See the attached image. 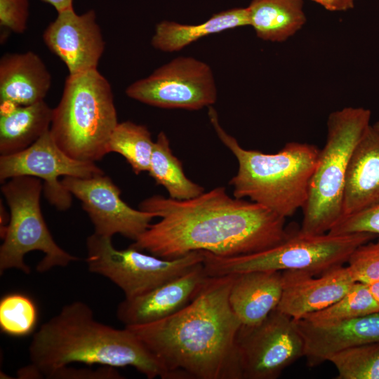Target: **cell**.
<instances>
[{
    "label": "cell",
    "instance_id": "cell-17",
    "mask_svg": "<svg viewBox=\"0 0 379 379\" xmlns=\"http://www.w3.org/2000/svg\"><path fill=\"white\" fill-rule=\"evenodd\" d=\"M304 342V356L310 366L328 361L342 350L379 343V311L326 326L294 320Z\"/></svg>",
    "mask_w": 379,
    "mask_h": 379
},
{
    "label": "cell",
    "instance_id": "cell-18",
    "mask_svg": "<svg viewBox=\"0 0 379 379\" xmlns=\"http://www.w3.org/2000/svg\"><path fill=\"white\" fill-rule=\"evenodd\" d=\"M379 204V133L372 126L352 154L343 202V217Z\"/></svg>",
    "mask_w": 379,
    "mask_h": 379
},
{
    "label": "cell",
    "instance_id": "cell-12",
    "mask_svg": "<svg viewBox=\"0 0 379 379\" xmlns=\"http://www.w3.org/2000/svg\"><path fill=\"white\" fill-rule=\"evenodd\" d=\"M105 174L95 162L74 159L62 151L50 130L25 149L0 157V180L17 176H32L44 180L43 192L48 201L60 211L72 205V194L60 177L91 178Z\"/></svg>",
    "mask_w": 379,
    "mask_h": 379
},
{
    "label": "cell",
    "instance_id": "cell-29",
    "mask_svg": "<svg viewBox=\"0 0 379 379\" xmlns=\"http://www.w3.org/2000/svg\"><path fill=\"white\" fill-rule=\"evenodd\" d=\"M347 263L356 281L366 284L379 282V237L378 240L357 248Z\"/></svg>",
    "mask_w": 379,
    "mask_h": 379
},
{
    "label": "cell",
    "instance_id": "cell-33",
    "mask_svg": "<svg viewBox=\"0 0 379 379\" xmlns=\"http://www.w3.org/2000/svg\"><path fill=\"white\" fill-rule=\"evenodd\" d=\"M329 11H347L354 7V0H312Z\"/></svg>",
    "mask_w": 379,
    "mask_h": 379
},
{
    "label": "cell",
    "instance_id": "cell-16",
    "mask_svg": "<svg viewBox=\"0 0 379 379\" xmlns=\"http://www.w3.org/2000/svg\"><path fill=\"white\" fill-rule=\"evenodd\" d=\"M208 277L204 262L200 263L146 293L124 298L117 307V317L125 326L149 324L166 318L190 302Z\"/></svg>",
    "mask_w": 379,
    "mask_h": 379
},
{
    "label": "cell",
    "instance_id": "cell-27",
    "mask_svg": "<svg viewBox=\"0 0 379 379\" xmlns=\"http://www.w3.org/2000/svg\"><path fill=\"white\" fill-rule=\"evenodd\" d=\"M328 361L336 368L337 379H379V343L342 350Z\"/></svg>",
    "mask_w": 379,
    "mask_h": 379
},
{
    "label": "cell",
    "instance_id": "cell-28",
    "mask_svg": "<svg viewBox=\"0 0 379 379\" xmlns=\"http://www.w3.org/2000/svg\"><path fill=\"white\" fill-rule=\"evenodd\" d=\"M34 302L22 293H10L0 301V328L2 332L20 337L31 333L37 322Z\"/></svg>",
    "mask_w": 379,
    "mask_h": 379
},
{
    "label": "cell",
    "instance_id": "cell-34",
    "mask_svg": "<svg viewBox=\"0 0 379 379\" xmlns=\"http://www.w3.org/2000/svg\"><path fill=\"white\" fill-rule=\"evenodd\" d=\"M53 6L58 12L73 7V0H41Z\"/></svg>",
    "mask_w": 379,
    "mask_h": 379
},
{
    "label": "cell",
    "instance_id": "cell-21",
    "mask_svg": "<svg viewBox=\"0 0 379 379\" xmlns=\"http://www.w3.org/2000/svg\"><path fill=\"white\" fill-rule=\"evenodd\" d=\"M53 109L44 100L25 106L0 104V154L20 152L51 128Z\"/></svg>",
    "mask_w": 379,
    "mask_h": 379
},
{
    "label": "cell",
    "instance_id": "cell-25",
    "mask_svg": "<svg viewBox=\"0 0 379 379\" xmlns=\"http://www.w3.org/2000/svg\"><path fill=\"white\" fill-rule=\"evenodd\" d=\"M154 145L151 133L145 126L126 121L118 123L112 131L107 152L123 156L138 175L148 171Z\"/></svg>",
    "mask_w": 379,
    "mask_h": 379
},
{
    "label": "cell",
    "instance_id": "cell-7",
    "mask_svg": "<svg viewBox=\"0 0 379 379\" xmlns=\"http://www.w3.org/2000/svg\"><path fill=\"white\" fill-rule=\"evenodd\" d=\"M376 237L368 232L309 234L298 230L281 244L251 254L225 257L202 251L204 266L208 277L286 270L317 276L343 266L357 248Z\"/></svg>",
    "mask_w": 379,
    "mask_h": 379
},
{
    "label": "cell",
    "instance_id": "cell-6",
    "mask_svg": "<svg viewBox=\"0 0 379 379\" xmlns=\"http://www.w3.org/2000/svg\"><path fill=\"white\" fill-rule=\"evenodd\" d=\"M371 116L369 109L352 107L328 116L326 143L319 151L302 208L301 232L326 233L342 218L348 165L355 146L371 126Z\"/></svg>",
    "mask_w": 379,
    "mask_h": 379
},
{
    "label": "cell",
    "instance_id": "cell-35",
    "mask_svg": "<svg viewBox=\"0 0 379 379\" xmlns=\"http://www.w3.org/2000/svg\"><path fill=\"white\" fill-rule=\"evenodd\" d=\"M373 297L379 303V282L368 284Z\"/></svg>",
    "mask_w": 379,
    "mask_h": 379
},
{
    "label": "cell",
    "instance_id": "cell-30",
    "mask_svg": "<svg viewBox=\"0 0 379 379\" xmlns=\"http://www.w3.org/2000/svg\"><path fill=\"white\" fill-rule=\"evenodd\" d=\"M328 232L335 234L368 232L379 237V204L342 218Z\"/></svg>",
    "mask_w": 379,
    "mask_h": 379
},
{
    "label": "cell",
    "instance_id": "cell-20",
    "mask_svg": "<svg viewBox=\"0 0 379 379\" xmlns=\"http://www.w3.org/2000/svg\"><path fill=\"white\" fill-rule=\"evenodd\" d=\"M236 274L229 295L230 306L242 326L257 325L279 305L284 287L282 272Z\"/></svg>",
    "mask_w": 379,
    "mask_h": 379
},
{
    "label": "cell",
    "instance_id": "cell-14",
    "mask_svg": "<svg viewBox=\"0 0 379 379\" xmlns=\"http://www.w3.org/2000/svg\"><path fill=\"white\" fill-rule=\"evenodd\" d=\"M42 38L48 48L66 65L69 75L98 69L105 48L94 10L81 15L73 7L58 12Z\"/></svg>",
    "mask_w": 379,
    "mask_h": 379
},
{
    "label": "cell",
    "instance_id": "cell-1",
    "mask_svg": "<svg viewBox=\"0 0 379 379\" xmlns=\"http://www.w3.org/2000/svg\"><path fill=\"white\" fill-rule=\"evenodd\" d=\"M140 209L160 220L130 246L166 259L195 251L225 257L251 254L281 244L293 233L285 218L257 203L231 197L224 187L185 200L154 195L143 200Z\"/></svg>",
    "mask_w": 379,
    "mask_h": 379
},
{
    "label": "cell",
    "instance_id": "cell-19",
    "mask_svg": "<svg viewBox=\"0 0 379 379\" xmlns=\"http://www.w3.org/2000/svg\"><path fill=\"white\" fill-rule=\"evenodd\" d=\"M51 85V75L36 53H7L1 58L0 104L25 106L43 101Z\"/></svg>",
    "mask_w": 379,
    "mask_h": 379
},
{
    "label": "cell",
    "instance_id": "cell-4",
    "mask_svg": "<svg viewBox=\"0 0 379 379\" xmlns=\"http://www.w3.org/2000/svg\"><path fill=\"white\" fill-rule=\"evenodd\" d=\"M208 117L218 138L237 160L238 171L229 182L234 197L248 198L285 218L303 208L320 151L317 146L290 142L274 154L246 149L222 128L211 106Z\"/></svg>",
    "mask_w": 379,
    "mask_h": 379
},
{
    "label": "cell",
    "instance_id": "cell-3",
    "mask_svg": "<svg viewBox=\"0 0 379 379\" xmlns=\"http://www.w3.org/2000/svg\"><path fill=\"white\" fill-rule=\"evenodd\" d=\"M36 378H48L72 363L104 366H132L148 379H169L166 368L128 328H115L98 321L81 301L65 305L44 323L29 346Z\"/></svg>",
    "mask_w": 379,
    "mask_h": 379
},
{
    "label": "cell",
    "instance_id": "cell-2",
    "mask_svg": "<svg viewBox=\"0 0 379 379\" xmlns=\"http://www.w3.org/2000/svg\"><path fill=\"white\" fill-rule=\"evenodd\" d=\"M236 276L209 277L177 312L125 326L157 358L169 379H242L237 345L241 323L229 301Z\"/></svg>",
    "mask_w": 379,
    "mask_h": 379
},
{
    "label": "cell",
    "instance_id": "cell-11",
    "mask_svg": "<svg viewBox=\"0 0 379 379\" xmlns=\"http://www.w3.org/2000/svg\"><path fill=\"white\" fill-rule=\"evenodd\" d=\"M237 345L242 379H275L305 351L294 320L277 309L257 325H241Z\"/></svg>",
    "mask_w": 379,
    "mask_h": 379
},
{
    "label": "cell",
    "instance_id": "cell-36",
    "mask_svg": "<svg viewBox=\"0 0 379 379\" xmlns=\"http://www.w3.org/2000/svg\"><path fill=\"white\" fill-rule=\"evenodd\" d=\"M373 128L379 133V121L372 125Z\"/></svg>",
    "mask_w": 379,
    "mask_h": 379
},
{
    "label": "cell",
    "instance_id": "cell-23",
    "mask_svg": "<svg viewBox=\"0 0 379 379\" xmlns=\"http://www.w3.org/2000/svg\"><path fill=\"white\" fill-rule=\"evenodd\" d=\"M303 0H252L249 26L262 40L284 42L305 24Z\"/></svg>",
    "mask_w": 379,
    "mask_h": 379
},
{
    "label": "cell",
    "instance_id": "cell-22",
    "mask_svg": "<svg viewBox=\"0 0 379 379\" xmlns=\"http://www.w3.org/2000/svg\"><path fill=\"white\" fill-rule=\"evenodd\" d=\"M248 25L247 7L233 8L215 13L198 25L163 20L156 25L151 44L154 48L164 52L178 51L202 37Z\"/></svg>",
    "mask_w": 379,
    "mask_h": 379
},
{
    "label": "cell",
    "instance_id": "cell-15",
    "mask_svg": "<svg viewBox=\"0 0 379 379\" xmlns=\"http://www.w3.org/2000/svg\"><path fill=\"white\" fill-rule=\"evenodd\" d=\"M283 292L277 310L293 320L324 310L344 296L356 282L348 266L322 274L282 271Z\"/></svg>",
    "mask_w": 379,
    "mask_h": 379
},
{
    "label": "cell",
    "instance_id": "cell-31",
    "mask_svg": "<svg viewBox=\"0 0 379 379\" xmlns=\"http://www.w3.org/2000/svg\"><path fill=\"white\" fill-rule=\"evenodd\" d=\"M29 15V0H0V25L17 34L25 32Z\"/></svg>",
    "mask_w": 379,
    "mask_h": 379
},
{
    "label": "cell",
    "instance_id": "cell-32",
    "mask_svg": "<svg viewBox=\"0 0 379 379\" xmlns=\"http://www.w3.org/2000/svg\"><path fill=\"white\" fill-rule=\"evenodd\" d=\"M48 378H76V379H121L123 377L114 369V367L105 366L98 370L87 368H74L64 366L53 373Z\"/></svg>",
    "mask_w": 379,
    "mask_h": 379
},
{
    "label": "cell",
    "instance_id": "cell-24",
    "mask_svg": "<svg viewBox=\"0 0 379 379\" xmlns=\"http://www.w3.org/2000/svg\"><path fill=\"white\" fill-rule=\"evenodd\" d=\"M149 175L157 185L163 186L169 197L185 200L196 197L204 189L185 174L181 161L173 154L167 135L160 132L154 142Z\"/></svg>",
    "mask_w": 379,
    "mask_h": 379
},
{
    "label": "cell",
    "instance_id": "cell-26",
    "mask_svg": "<svg viewBox=\"0 0 379 379\" xmlns=\"http://www.w3.org/2000/svg\"><path fill=\"white\" fill-rule=\"evenodd\" d=\"M379 311V303L368 284L356 281L348 292L330 306L302 319L314 326H326Z\"/></svg>",
    "mask_w": 379,
    "mask_h": 379
},
{
    "label": "cell",
    "instance_id": "cell-13",
    "mask_svg": "<svg viewBox=\"0 0 379 379\" xmlns=\"http://www.w3.org/2000/svg\"><path fill=\"white\" fill-rule=\"evenodd\" d=\"M61 182L81 201L94 232L99 235L112 238L119 234L135 241L157 218L154 213L128 206L121 199L120 189L105 174L86 178L64 177Z\"/></svg>",
    "mask_w": 379,
    "mask_h": 379
},
{
    "label": "cell",
    "instance_id": "cell-10",
    "mask_svg": "<svg viewBox=\"0 0 379 379\" xmlns=\"http://www.w3.org/2000/svg\"><path fill=\"white\" fill-rule=\"evenodd\" d=\"M126 94L160 108L199 110L214 104L218 92L208 64L193 57L180 56L132 83Z\"/></svg>",
    "mask_w": 379,
    "mask_h": 379
},
{
    "label": "cell",
    "instance_id": "cell-9",
    "mask_svg": "<svg viewBox=\"0 0 379 379\" xmlns=\"http://www.w3.org/2000/svg\"><path fill=\"white\" fill-rule=\"evenodd\" d=\"M86 251L88 270L109 279L122 290L125 298L146 293L185 274L204 259L202 251L166 259L130 246L118 250L112 238L95 232L86 239Z\"/></svg>",
    "mask_w": 379,
    "mask_h": 379
},
{
    "label": "cell",
    "instance_id": "cell-5",
    "mask_svg": "<svg viewBox=\"0 0 379 379\" xmlns=\"http://www.w3.org/2000/svg\"><path fill=\"white\" fill-rule=\"evenodd\" d=\"M118 123L111 85L98 69L68 75L50 128L62 151L79 160H101Z\"/></svg>",
    "mask_w": 379,
    "mask_h": 379
},
{
    "label": "cell",
    "instance_id": "cell-8",
    "mask_svg": "<svg viewBox=\"0 0 379 379\" xmlns=\"http://www.w3.org/2000/svg\"><path fill=\"white\" fill-rule=\"evenodd\" d=\"M1 184V191L9 207L10 216L8 225L1 229L0 274L15 268L29 274L30 268L24 258L34 251L44 253L36 268L41 273L77 260L57 244L44 220L40 206L41 180L17 176Z\"/></svg>",
    "mask_w": 379,
    "mask_h": 379
}]
</instances>
